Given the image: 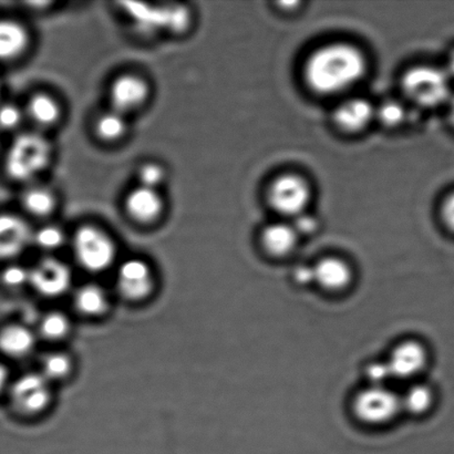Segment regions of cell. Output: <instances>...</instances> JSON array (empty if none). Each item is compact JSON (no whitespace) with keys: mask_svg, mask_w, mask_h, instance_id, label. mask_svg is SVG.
<instances>
[{"mask_svg":"<svg viewBox=\"0 0 454 454\" xmlns=\"http://www.w3.org/2000/svg\"><path fill=\"white\" fill-rule=\"evenodd\" d=\"M27 114L29 118L39 127H51L60 118V106L52 97L38 93L31 98Z\"/></svg>","mask_w":454,"mask_h":454,"instance_id":"20","label":"cell"},{"mask_svg":"<svg viewBox=\"0 0 454 454\" xmlns=\"http://www.w3.org/2000/svg\"><path fill=\"white\" fill-rule=\"evenodd\" d=\"M9 382V372L4 364H0V395L7 388Z\"/></svg>","mask_w":454,"mask_h":454,"instance_id":"36","label":"cell"},{"mask_svg":"<svg viewBox=\"0 0 454 454\" xmlns=\"http://www.w3.org/2000/svg\"><path fill=\"white\" fill-rule=\"evenodd\" d=\"M315 283L325 291L340 293L350 286L354 273L350 265L341 258L326 257L314 266Z\"/></svg>","mask_w":454,"mask_h":454,"instance_id":"14","label":"cell"},{"mask_svg":"<svg viewBox=\"0 0 454 454\" xmlns=\"http://www.w3.org/2000/svg\"><path fill=\"white\" fill-rule=\"evenodd\" d=\"M34 234L21 217L0 215V260H12L20 255L33 242Z\"/></svg>","mask_w":454,"mask_h":454,"instance_id":"12","label":"cell"},{"mask_svg":"<svg viewBox=\"0 0 454 454\" xmlns=\"http://www.w3.org/2000/svg\"><path fill=\"white\" fill-rule=\"evenodd\" d=\"M447 73L450 77H454V51H452L450 58L448 60Z\"/></svg>","mask_w":454,"mask_h":454,"instance_id":"37","label":"cell"},{"mask_svg":"<svg viewBox=\"0 0 454 454\" xmlns=\"http://www.w3.org/2000/svg\"><path fill=\"white\" fill-rule=\"evenodd\" d=\"M376 115V110L371 102L363 98H354L338 106L333 120L341 130L358 132L366 128Z\"/></svg>","mask_w":454,"mask_h":454,"instance_id":"15","label":"cell"},{"mask_svg":"<svg viewBox=\"0 0 454 454\" xmlns=\"http://www.w3.org/2000/svg\"><path fill=\"white\" fill-rule=\"evenodd\" d=\"M52 158V146L47 137L37 132L22 133L9 148L6 171L12 180L31 182L46 170Z\"/></svg>","mask_w":454,"mask_h":454,"instance_id":"2","label":"cell"},{"mask_svg":"<svg viewBox=\"0 0 454 454\" xmlns=\"http://www.w3.org/2000/svg\"><path fill=\"white\" fill-rule=\"evenodd\" d=\"M2 278L8 287H21L30 283V270L21 265H9L3 271Z\"/></svg>","mask_w":454,"mask_h":454,"instance_id":"31","label":"cell"},{"mask_svg":"<svg viewBox=\"0 0 454 454\" xmlns=\"http://www.w3.org/2000/svg\"><path fill=\"white\" fill-rule=\"evenodd\" d=\"M403 411L411 415L421 416L430 411L434 402V391L426 385H412L406 393L400 395Z\"/></svg>","mask_w":454,"mask_h":454,"instance_id":"23","label":"cell"},{"mask_svg":"<svg viewBox=\"0 0 454 454\" xmlns=\"http://www.w3.org/2000/svg\"><path fill=\"white\" fill-rule=\"evenodd\" d=\"M402 411V398L387 387H368L356 395L353 403L357 419L371 426L389 424Z\"/></svg>","mask_w":454,"mask_h":454,"instance_id":"4","label":"cell"},{"mask_svg":"<svg viewBox=\"0 0 454 454\" xmlns=\"http://www.w3.org/2000/svg\"><path fill=\"white\" fill-rule=\"evenodd\" d=\"M442 217L444 225L454 233V192L449 194L442 207Z\"/></svg>","mask_w":454,"mask_h":454,"instance_id":"34","label":"cell"},{"mask_svg":"<svg viewBox=\"0 0 454 454\" xmlns=\"http://www.w3.org/2000/svg\"><path fill=\"white\" fill-rule=\"evenodd\" d=\"M74 302L78 310L88 316L101 315L108 307V298L104 289L97 285H86L80 288L75 294Z\"/></svg>","mask_w":454,"mask_h":454,"instance_id":"22","label":"cell"},{"mask_svg":"<svg viewBox=\"0 0 454 454\" xmlns=\"http://www.w3.org/2000/svg\"><path fill=\"white\" fill-rule=\"evenodd\" d=\"M148 97V83L137 75H122L115 80L111 86L110 101L113 110L124 115L139 109Z\"/></svg>","mask_w":454,"mask_h":454,"instance_id":"11","label":"cell"},{"mask_svg":"<svg viewBox=\"0 0 454 454\" xmlns=\"http://www.w3.org/2000/svg\"><path fill=\"white\" fill-rule=\"evenodd\" d=\"M366 376L371 386L386 387L387 382L393 380L390 368L387 362H375L368 364Z\"/></svg>","mask_w":454,"mask_h":454,"instance_id":"32","label":"cell"},{"mask_svg":"<svg viewBox=\"0 0 454 454\" xmlns=\"http://www.w3.org/2000/svg\"><path fill=\"white\" fill-rule=\"evenodd\" d=\"M71 362L64 354H51L43 359V375L48 380H62L70 372Z\"/></svg>","mask_w":454,"mask_h":454,"instance_id":"27","label":"cell"},{"mask_svg":"<svg viewBox=\"0 0 454 454\" xmlns=\"http://www.w3.org/2000/svg\"><path fill=\"white\" fill-rule=\"evenodd\" d=\"M30 284L43 296L62 295L71 284L70 270L56 258H46L30 270Z\"/></svg>","mask_w":454,"mask_h":454,"instance_id":"9","label":"cell"},{"mask_svg":"<svg viewBox=\"0 0 454 454\" xmlns=\"http://www.w3.org/2000/svg\"><path fill=\"white\" fill-rule=\"evenodd\" d=\"M25 27L13 20H0V61L16 59L28 47Z\"/></svg>","mask_w":454,"mask_h":454,"instance_id":"18","label":"cell"},{"mask_svg":"<svg viewBox=\"0 0 454 454\" xmlns=\"http://www.w3.org/2000/svg\"><path fill=\"white\" fill-rule=\"evenodd\" d=\"M367 61L358 48L336 43L317 49L305 65L307 84L320 95H335L360 82Z\"/></svg>","mask_w":454,"mask_h":454,"instance_id":"1","label":"cell"},{"mask_svg":"<svg viewBox=\"0 0 454 454\" xmlns=\"http://www.w3.org/2000/svg\"><path fill=\"white\" fill-rule=\"evenodd\" d=\"M294 219H295V222H294L292 226L296 231L298 236L301 234L310 235L317 230V220L314 219L313 216L307 215L306 213H302V215L294 217Z\"/></svg>","mask_w":454,"mask_h":454,"instance_id":"33","label":"cell"},{"mask_svg":"<svg viewBox=\"0 0 454 454\" xmlns=\"http://www.w3.org/2000/svg\"><path fill=\"white\" fill-rule=\"evenodd\" d=\"M22 206L31 215L46 217L55 210V195L51 190L35 185L27 190L22 195Z\"/></svg>","mask_w":454,"mask_h":454,"instance_id":"21","label":"cell"},{"mask_svg":"<svg viewBox=\"0 0 454 454\" xmlns=\"http://www.w3.org/2000/svg\"><path fill=\"white\" fill-rule=\"evenodd\" d=\"M35 344L34 333L21 325H11L0 332V351L9 357H24L31 353Z\"/></svg>","mask_w":454,"mask_h":454,"instance_id":"19","label":"cell"},{"mask_svg":"<svg viewBox=\"0 0 454 454\" xmlns=\"http://www.w3.org/2000/svg\"><path fill=\"white\" fill-rule=\"evenodd\" d=\"M12 403L20 411L37 413L51 403L49 380L43 373H27L12 387Z\"/></svg>","mask_w":454,"mask_h":454,"instance_id":"7","label":"cell"},{"mask_svg":"<svg viewBox=\"0 0 454 454\" xmlns=\"http://www.w3.org/2000/svg\"><path fill=\"white\" fill-rule=\"evenodd\" d=\"M140 186L144 188L157 190L166 180V171L157 163H146L137 172Z\"/></svg>","mask_w":454,"mask_h":454,"instance_id":"29","label":"cell"},{"mask_svg":"<svg viewBox=\"0 0 454 454\" xmlns=\"http://www.w3.org/2000/svg\"><path fill=\"white\" fill-rule=\"evenodd\" d=\"M74 251L79 264L89 271L109 269L117 255L113 239L95 226H83L74 239Z\"/></svg>","mask_w":454,"mask_h":454,"instance_id":"5","label":"cell"},{"mask_svg":"<svg viewBox=\"0 0 454 454\" xmlns=\"http://www.w3.org/2000/svg\"><path fill=\"white\" fill-rule=\"evenodd\" d=\"M298 234L292 225L286 223H274L266 226L262 231L261 240L262 247L270 255L285 257L296 248Z\"/></svg>","mask_w":454,"mask_h":454,"instance_id":"17","label":"cell"},{"mask_svg":"<svg viewBox=\"0 0 454 454\" xmlns=\"http://www.w3.org/2000/svg\"><path fill=\"white\" fill-rule=\"evenodd\" d=\"M294 279H295L297 284L302 285V286L315 283L314 266H298L295 271H294Z\"/></svg>","mask_w":454,"mask_h":454,"instance_id":"35","label":"cell"},{"mask_svg":"<svg viewBox=\"0 0 454 454\" xmlns=\"http://www.w3.org/2000/svg\"><path fill=\"white\" fill-rule=\"evenodd\" d=\"M120 292L129 300H144L153 287V275L145 262L132 258L122 262L117 278Z\"/></svg>","mask_w":454,"mask_h":454,"instance_id":"10","label":"cell"},{"mask_svg":"<svg viewBox=\"0 0 454 454\" xmlns=\"http://www.w3.org/2000/svg\"><path fill=\"white\" fill-rule=\"evenodd\" d=\"M163 200L157 190L137 188L129 193L126 208L129 215L140 223H151L158 219L163 211Z\"/></svg>","mask_w":454,"mask_h":454,"instance_id":"16","label":"cell"},{"mask_svg":"<svg viewBox=\"0 0 454 454\" xmlns=\"http://www.w3.org/2000/svg\"><path fill=\"white\" fill-rule=\"evenodd\" d=\"M310 199L309 184L298 176H279L269 190L271 207L285 216L296 217L305 213Z\"/></svg>","mask_w":454,"mask_h":454,"instance_id":"6","label":"cell"},{"mask_svg":"<svg viewBox=\"0 0 454 454\" xmlns=\"http://www.w3.org/2000/svg\"><path fill=\"white\" fill-rule=\"evenodd\" d=\"M376 117L386 127L395 128L403 124L407 118V111L400 102L389 100L384 102L378 110Z\"/></svg>","mask_w":454,"mask_h":454,"instance_id":"26","label":"cell"},{"mask_svg":"<svg viewBox=\"0 0 454 454\" xmlns=\"http://www.w3.org/2000/svg\"><path fill=\"white\" fill-rule=\"evenodd\" d=\"M450 106H449V118H450V121L452 126L454 127V97L451 98Z\"/></svg>","mask_w":454,"mask_h":454,"instance_id":"38","label":"cell"},{"mask_svg":"<svg viewBox=\"0 0 454 454\" xmlns=\"http://www.w3.org/2000/svg\"><path fill=\"white\" fill-rule=\"evenodd\" d=\"M403 89L409 99L424 108H435L451 100L450 75L446 70L419 66L408 70Z\"/></svg>","mask_w":454,"mask_h":454,"instance_id":"3","label":"cell"},{"mask_svg":"<svg viewBox=\"0 0 454 454\" xmlns=\"http://www.w3.org/2000/svg\"><path fill=\"white\" fill-rule=\"evenodd\" d=\"M387 364L393 380H411L420 375L428 364L426 347L416 340H407L395 347Z\"/></svg>","mask_w":454,"mask_h":454,"instance_id":"8","label":"cell"},{"mask_svg":"<svg viewBox=\"0 0 454 454\" xmlns=\"http://www.w3.org/2000/svg\"><path fill=\"white\" fill-rule=\"evenodd\" d=\"M24 119L20 106L12 104L0 106V128L4 130H15Z\"/></svg>","mask_w":454,"mask_h":454,"instance_id":"30","label":"cell"},{"mask_svg":"<svg viewBox=\"0 0 454 454\" xmlns=\"http://www.w3.org/2000/svg\"><path fill=\"white\" fill-rule=\"evenodd\" d=\"M70 324L68 318L60 313H51L44 316L40 324V332L48 340H60L68 333Z\"/></svg>","mask_w":454,"mask_h":454,"instance_id":"25","label":"cell"},{"mask_svg":"<svg viewBox=\"0 0 454 454\" xmlns=\"http://www.w3.org/2000/svg\"><path fill=\"white\" fill-rule=\"evenodd\" d=\"M65 239L64 231L55 225H47L35 231L33 242L44 251H53L62 247Z\"/></svg>","mask_w":454,"mask_h":454,"instance_id":"28","label":"cell"},{"mask_svg":"<svg viewBox=\"0 0 454 454\" xmlns=\"http://www.w3.org/2000/svg\"><path fill=\"white\" fill-rule=\"evenodd\" d=\"M131 15L136 18L140 28L153 30L161 28L162 24L167 21L168 29L172 31L184 30L188 27L190 16L185 8L157 9L148 8L145 4H130Z\"/></svg>","mask_w":454,"mask_h":454,"instance_id":"13","label":"cell"},{"mask_svg":"<svg viewBox=\"0 0 454 454\" xmlns=\"http://www.w3.org/2000/svg\"><path fill=\"white\" fill-rule=\"evenodd\" d=\"M96 130L102 140L114 142L122 139L128 131L126 117L118 111L111 110L97 120Z\"/></svg>","mask_w":454,"mask_h":454,"instance_id":"24","label":"cell"}]
</instances>
